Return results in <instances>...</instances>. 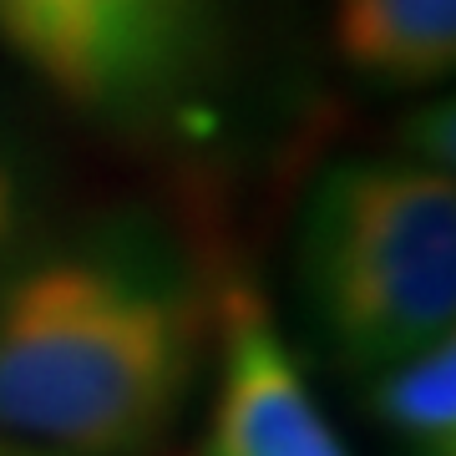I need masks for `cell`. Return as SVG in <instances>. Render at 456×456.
<instances>
[{
    "mask_svg": "<svg viewBox=\"0 0 456 456\" xmlns=\"http://www.w3.org/2000/svg\"><path fill=\"white\" fill-rule=\"evenodd\" d=\"M0 41L61 102L127 117L183 77L193 0H0Z\"/></svg>",
    "mask_w": 456,
    "mask_h": 456,
    "instance_id": "obj_3",
    "label": "cell"
},
{
    "mask_svg": "<svg viewBox=\"0 0 456 456\" xmlns=\"http://www.w3.org/2000/svg\"><path fill=\"white\" fill-rule=\"evenodd\" d=\"M0 456H56V452H41V446H20V441H5V436H0Z\"/></svg>",
    "mask_w": 456,
    "mask_h": 456,
    "instance_id": "obj_8",
    "label": "cell"
},
{
    "mask_svg": "<svg viewBox=\"0 0 456 456\" xmlns=\"http://www.w3.org/2000/svg\"><path fill=\"white\" fill-rule=\"evenodd\" d=\"M335 51L380 86H436L456 66V0H335Z\"/></svg>",
    "mask_w": 456,
    "mask_h": 456,
    "instance_id": "obj_5",
    "label": "cell"
},
{
    "mask_svg": "<svg viewBox=\"0 0 456 456\" xmlns=\"http://www.w3.org/2000/svg\"><path fill=\"white\" fill-rule=\"evenodd\" d=\"M11 224H16V178H11V167L0 163V244L11 239Z\"/></svg>",
    "mask_w": 456,
    "mask_h": 456,
    "instance_id": "obj_7",
    "label": "cell"
},
{
    "mask_svg": "<svg viewBox=\"0 0 456 456\" xmlns=\"http://www.w3.org/2000/svg\"><path fill=\"white\" fill-rule=\"evenodd\" d=\"M365 406L380 436L401 456H456V340L426 345L416 355L365 375Z\"/></svg>",
    "mask_w": 456,
    "mask_h": 456,
    "instance_id": "obj_6",
    "label": "cell"
},
{
    "mask_svg": "<svg viewBox=\"0 0 456 456\" xmlns=\"http://www.w3.org/2000/svg\"><path fill=\"white\" fill-rule=\"evenodd\" d=\"M299 294L345 370L370 375L456 330V183L411 158H360L314 183Z\"/></svg>",
    "mask_w": 456,
    "mask_h": 456,
    "instance_id": "obj_2",
    "label": "cell"
},
{
    "mask_svg": "<svg viewBox=\"0 0 456 456\" xmlns=\"http://www.w3.org/2000/svg\"><path fill=\"white\" fill-rule=\"evenodd\" d=\"M203 456H350L274 314L244 284L218 299V380Z\"/></svg>",
    "mask_w": 456,
    "mask_h": 456,
    "instance_id": "obj_4",
    "label": "cell"
},
{
    "mask_svg": "<svg viewBox=\"0 0 456 456\" xmlns=\"http://www.w3.org/2000/svg\"><path fill=\"white\" fill-rule=\"evenodd\" d=\"M203 310L173 279L61 254L0 289V436L56 456H142L183 416Z\"/></svg>",
    "mask_w": 456,
    "mask_h": 456,
    "instance_id": "obj_1",
    "label": "cell"
}]
</instances>
